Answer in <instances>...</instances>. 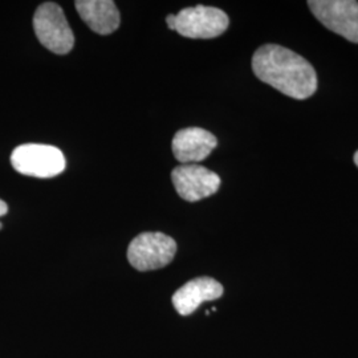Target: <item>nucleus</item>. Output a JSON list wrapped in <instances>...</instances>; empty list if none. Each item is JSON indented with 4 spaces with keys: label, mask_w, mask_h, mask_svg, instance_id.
Here are the masks:
<instances>
[{
    "label": "nucleus",
    "mask_w": 358,
    "mask_h": 358,
    "mask_svg": "<svg viewBox=\"0 0 358 358\" xmlns=\"http://www.w3.org/2000/svg\"><path fill=\"white\" fill-rule=\"evenodd\" d=\"M217 145V137L205 129H182L174 136L173 153L180 164H194L206 159Z\"/></svg>",
    "instance_id": "nucleus-8"
},
{
    "label": "nucleus",
    "mask_w": 358,
    "mask_h": 358,
    "mask_svg": "<svg viewBox=\"0 0 358 358\" xmlns=\"http://www.w3.org/2000/svg\"><path fill=\"white\" fill-rule=\"evenodd\" d=\"M355 164H356V166L358 167V150L356 152V154H355Z\"/></svg>",
    "instance_id": "nucleus-13"
},
{
    "label": "nucleus",
    "mask_w": 358,
    "mask_h": 358,
    "mask_svg": "<svg viewBox=\"0 0 358 358\" xmlns=\"http://www.w3.org/2000/svg\"><path fill=\"white\" fill-rule=\"evenodd\" d=\"M13 167L20 174L35 178H53L65 170L63 152L51 145L24 143L11 154Z\"/></svg>",
    "instance_id": "nucleus-2"
},
{
    "label": "nucleus",
    "mask_w": 358,
    "mask_h": 358,
    "mask_svg": "<svg viewBox=\"0 0 358 358\" xmlns=\"http://www.w3.org/2000/svg\"><path fill=\"white\" fill-rule=\"evenodd\" d=\"M0 230H1V223H0Z\"/></svg>",
    "instance_id": "nucleus-14"
},
{
    "label": "nucleus",
    "mask_w": 358,
    "mask_h": 358,
    "mask_svg": "<svg viewBox=\"0 0 358 358\" xmlns=\"http://www.w3.org/2000/svg\"><path fill=\"white\" fill-rule=\"evenodd\" d=\"M75 6L80 17L96 34L110 35L120 27V11L112 0H77Z\"/></svg>",
    "instance_id": "nucleus-10"
},
{
    "label": "nucleus",
    "mask_w": 358,
    "mask_h": 358,
    "mask_svg": "<svg viewBox=\"0 0 358 358\" xmlns=\"http://www.w3.org/2000/svg\"><path fill=\"white\" fill-rule=\"evenodd\" d=\"M179 196L187 202H196L211 196L220 187L217 173L199 165H180L171 173Z\"/></svg>",
    "instance_id": "nucleus-7"
},
{
    "label": "nucleus",
    "mask_w": 358,
    "mask_h": 358,
    "mask_svg": "<svg viewBox=\"0 0 358 358\" xmlns=\"http://www.w3.org/2000/svg\"><path fill=\"white\" fill-rule=\"evenodd\" d=\"M255 76L282 94L306 100L317 90V75L303 56L282 45L266 44L254 53Z\"/></svg>",
    "instance_id": "nucleus-1"
},
{
    "label": "nucleus",
    "mask_w": 358,
    "mask_h": 358,
    "mask_svg": "<svg viewBox=\"0 0 358 358\" xmlns=\"http://www.w3.org/2000/svg\"><path fill=\"white\" fill-rule=\"evenodd\" d=\"M223 296V285L213 278H196L182 285L173 294V306L180 316H189L202 303L213 301Z\"/></svg>",
    "instance_id": "nucleus-9"
},
{
    "label": "nucleus",
    "mask_w": 358,
    "mask_h": 358,
    "mask_svg": "<svg viewBox=\"0 0 358 358\" xmlns=\"http://www.w3.org/2000/svg\"><path fill=\"white\" fill-rule=\"evenodd\" d=\"M177 254V243L162 232H143L136 236L128 248L130 266L137 271L164 268Z\"/></svg>",
    "instance_id": "nucleus-4"
},
{
    "label": "nucleus",
    "mask_w": 358,
    "mask_h": 358,
    "mask_svg": "<svg viewBox=\"0 0 358 358\" xmlns=\"http://www.w3.org/2000/svg\"><path fill=\"white\" fill-rule=\"evenodd\" d=\"M34 29L38 41L57 55L72 51L75 36L65 19L63 8L52 1L38 6L34 16Z\"/></svg>",
    "instance_id": "nucleus-3"
},
{
    "label": "nucleus",
    "mask_w": 358,
    "mask_h": 358,
    "mask_svg": "<svg viewBox=\"0 0 358 358\" xmlns=\"http://www.w3.org/2000/svg\"><path fill=\"white\" fill-rule=\"evenodd\" d=\"M308 6L322 26L352 43H358V1L309 0Z\"/></svg>",
    "instance_id": "nucleus-5"
},
{
    "label": "nucleus",
    "mask_w": 358,
    "mask_h": 358,
    "mask_svg": "<svg viewBox=\"0 0 358 358\" xmlns=\"http://www.w3.org/2000/svg\"><path fill=\"white\" fill-rule=\"evenodd\" d=\"M166 24L170 29L174 31V28H176V15H169V16H167Z\"/></svg>",
    "instance_id": "nucleus-11"
},
{
    "label": "nucleus",
    "mask_w": 358,
    "mask_h": 358,
    "mask_svg": "<svg viewBox=\"0 0 358 358\" xmlns=\"http://www.w3.org/2000/svg\"><path fill=\"white\" fill-rule=\"evenodd\" d=\"M230 24L227 13L215 7L195 6L183 8L176 15L179 35L189 38H214L220 36Z\"/></svg>",
    "instance_id": "nucleus-6"
},
{
    "label": "nucleus",
    "mask_w": 358,
    "mask_h": 358,
    "mask_svg": "<svg viewBox=\"0 0 358 358\" xmlns=\"http://www.w3.org/2000/svg\"><path fill=\"white\" fill-rule=\"evenodd\" d=\"M7 213H8V206L6 205V202H3V201L0 199V217L6 215Z\"/></svg>",
    "instance_id": "nucleus-12"
}]
</instances>
